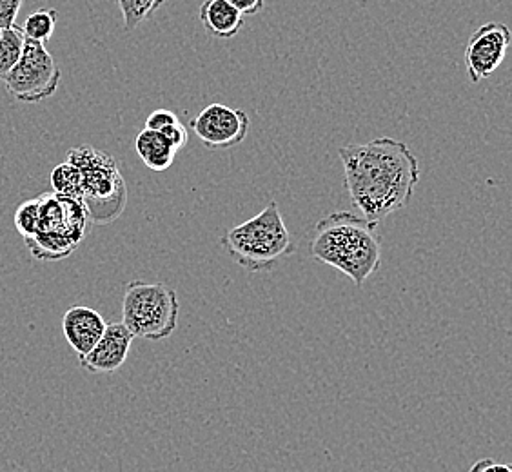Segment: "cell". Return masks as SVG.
I'll list each match as a JSON object with an SVG mask.
<instances>
[{"mask_svg": "<svg viewBox=\"0 0 512 472\" xmlns=\"http://www.w3.org/2000/svg\"><path fill=\"white\" fill-rule=\"evenodd\" d=\"M469 472H512L511 465L507 463H498L491 458H482L474 463Z\"/></svg>", "mask_w": 512, "mask_h": 472, "instance_id": "cell-24", "label": "cell"}, {"mask_svg": "<svg viewBox=\"0 0 512 472\" xmlns=\"http://www.w3.org/2000/svg\"><path fill=\"white\" fill-rule=\"evenodd\" d=\"M60 77L59 64L46 46L26 39L17 66L2 82L13 99L26 104H39L57 93Z\"/></svg>", "mask_w": 512, "mask_h": 472, "instance_id": "cell-6", "label": "cell"}, {"mask_svg": "<svg viewBox=\"0 0 512 472\" xmlns=\"http://www.w3.org/2000/svg\"><path fill=\"white\" fill-rule=\"evenodd\" d=\"M180 302L177 291L166 284L135 280L126 286L122 324L135 338L164 340L177 331Z\"/></svg>", "mask_w": 512, "mask_h": 472, "instance_id": "cell-5", "label": "cell"}, {"mask_svg": "<svg viewBox=\"0 0 512 472\" xmlns=\"http://www.w3.org/2000/svg\"><path fill=\"white\" fill-rule=\"evenodd\" d=\"M24 0H0V28L8 30L15 26V20L19 15Z\"/></svg>", "mask_w": 512, "mask_h": 472, "instance_id": "cell-21", "label": "cell"}, {"mask_svg": "<svg viewBox=\"0 0 512 472\" xmlns=\"http://www.w3.org/2000/svg\"><path fill=\"white\" fill-rule=\"evenodd\" d=\"M135 336L122 324H108L95 347L79 358L80 365L91 374H109L119 371L128 360Z\"/></svg>", "mask_w": 512, "mask_h": 472, "instance_id": "cell-10", "label": "cell"}, {"mask_svg": "<svg viewBox=\"0 0 512 472\" xmlns=\"http://www.w3.org/2000/svg\"><path fill=\"white\" fill-rule=\"evenodd\" d=\"M344 164L345 189L364 218L380 224L404 209L420 180V164L405 142L376 138L338 149Z\"/></svg>", "mask_w": 512, "mask_h": 472, "instance_id": "cell-1", "label": "cell"}, {"mask_svg": "<svg viewBox=\"0 0 512 472\" xmlns=\"http://www.w3.org/2000/svg\"><path fill=\"white\" fill-rule=\"evenodd\" d=\"M26 246L30 247L31 255L39 260H62L79 247L66 236L42 231L31 238H26Z\"/></svg>", "mask_w": 512, "mask_h": 472, "instance_id": "cell-14", "label": "cell"}, {"mask_svg": "<svg viewBox=\"0 0 512 472\" xmlns=\"http://www.w3.org/2000/svg\"><path fill=\"white\" fill-rule=\"evenodd\" d=\"M24 35L19 26H11L2 30L0 35V80L6 79L11 69L17 66L22 50H24Z\"/></svg>", "mask_w": 512, "mask_h": 472, "instance_id": "cell-16", "label": "cell"}, {"mask_svg": "<svg viewBox=\"0 0 512 472\" xmlns=\"http://www.w3.org/2000/svg\"><path fill=\"white\" fill-rule=\"evenodd\" d=\"M198 17L204 30L215 39H233L244 28V15L226 0H204Z\"/></svg>", "mask_w": 512, "mask_h": 472, "instance_id": "cell-12", "label": "cell"}, {"mask_svg": "<svg viewBox=\"0 0 512 472\" xmlns=\"http://www.w3.org/2000/svg\"><path fill=\"white\" fill-rule=\"evenodd\" d=\"M135 151H137L138 157L142 158V162L146 164V168L157 171V173L171 168L178 155L177 149L173 148V144L169 142L168 138L158 131L146 128L142 129L135 138Z\"/></svg>", "mask_w": 512, "mask_h": 472, "instance_id": "cell-13", "label": "cell"}, {"mask_svg": "<svg viewBox=\"0 0 512 472\" xmlns=\"http://www.w3.org/2000/svg\"><path fill=\"white\" fill-rule=\"evenodd\" d=\"M51 187H53V193L57 195L82 200L80 171L68 160L51 171Z\"/></svg>", "mask_w": 512, "mask_h": 472, "instance_id": "cell-17", "label": "cell"}, {"mask_svg": "<svg viewBox=\"0 0 512 472\" xmlns=\"http://www.w3.org/2000/svg\"><path fill=\"white\" fill-rule=\"evenodd\" d=\"M191 128L207 149H229L246 140L251 118L242 109L213 102L191 120Z\"/></svg>", "mask_w": 512, "mask_h": 472, "instance_id": "cell-7", "label": "cell"}, {"mask_svg": "<svg viewBox=\"0 0 512 472\" xmlns=\"http://www.w3.org/2000/svg\"><path fill=\"white\" fill-rule=\"evenodd\" d=\"M166 0H119L124 30L133 31L148 20Z\"/></svg>", "mask_w": 512, "mask_h": 472, "instance_id": "cell-18", "label": "cell"}, {"mask_svg": "<svg viewBox=\"0 0 512 472\" xmlns=\"http://www.w3.org/2000/svg\"><path fill=\"white\" fill-rule=\"evenodd\" d=\"M0 35H2V28H0Z\"/></svg>", "mask_w": 512, "mask_h": 472, "instance_id": "cell-25", "label": "cell"}, {"mask_svg": "<svg viewBox=\"0 0 512 472\" xmlns=\"http://www.w3.org/2000/svg\"><path fill=\"white\" fill-rule=\"evenodd\" d=\"M13 224L17 227V231H19L20 235L24 236V240L37 235L40 229L39 198L22 202V204L17 207V211H15Z\"/></svg>", "mask_w": 512, "mask_h": 472, "instance_id": "cell-19", "label": "cell"}, {"mask_svg": "<svg viewBox=\"0 0 512 472\" xmlns=\"http://www.w3.org/2000/svg\"><path fill=\"white\" fill-rule=\"evenodd\" d=\"M175 122H178V117L173 111H169V109H157V111H153V113L146 118V129L162 131V129L168 128V126L175 124Z\"/></svg>", "mask_w": 512, "mask_h": 472, "instance_id": "cell-22", "label": "cell"}, {"mask_svg": "<svg viewBox=\"0 0 512 472\" xmlns=\"http://www.w3.org/2000/svg\"><path fill=\"white\" fill-rule=\"evenodd\" d=\"M229 256L249 273H262L275 267L282 258L296 251L295 240L289 233L276 202H269L256 217L240 226L231 227L220 238Z\"/></svg>", "mask_w": 512, "mask_h": 472, "instance_id": "cell-3", "label": "cell"}, {"mask_svg": "<svg viewBox=\"0 0 512 472\" xmlns=\"http://www.w3.org/2000/svg\"><path fill=\"white\" fill-rule=\"evenodd\" d=\"M68 162L80 171L82 202L88 209L89 220L108 224L120 217L128 191L115 158L91 146H79L69 151Z\"/></svg>", "mask_w": 512, "mask_h": 472, "instance_id": "cell-4", "label": "cell"}, {"mask_svg": "<svg viewBox=\"0 0 512 472\" xmlns=\"http://www.w3.org/2000/svg\"><path fill=\"white\" fill-rule=\"evenodd\" d=\"M511 30L502 22H489L474 31L465 48V68L474 84L493 77L511 46Z\"/></svg>", "mask_w": 512, "mask_h": 472, "instance_id": "cell-8", "label": "cell"}, {"mask_svg": "<svg viewBox=\"0 0 512 472\" xmlns=\"http://www.w3.org/2000/svg\"><path fill=\"white\" fill-rule=\"evenodd\" d=\"M57 20H59V11L53 10V8H42V10L31 13L20 31H22L24 39L46 44L55 33Z\"/></svg>", "mask_w": 512, "mask_h": 472, "instance_id": "cell-15", "label": "cell"}, {"mask_svg": "<svg viewBox=\"0 0 512 472\" xmlns=\"http://www.w3.org/2000/svg\"><path fill=\"white\" fill-rule=\"evenodd\" d=\"M311 255L325 266L335 267L362 289L382 260L378 224L349 211L331 213L316 224Z\"/></svg>", "mask_w": 512, "mask_h": 472, "instance_id": "cell-2", "label": "cell"}, {"mask_svg": "<svg viewBox=\"0 0 512 472\" xmlns=\"http://www.w3.org/2000/svg\"><path fill=\"white\" fill-rule=\"evenodd\" d=\"M106 325L99 311L88 305H73L62 318V333L69 347L82 358L99 342Z\"/></svg>", "mask_w": 512, "mask_h": 472, "instance_id": "cell-11", "label": "cell"}, {"mask_svg": "<svg viewBox=\"0 0 512 472\" xmlns=\"http://www.w3.org/2000/svg\"><path fill=\"white\" fill-rule=\"evenodd\" d=\"M158 133H162L164 137L168 138L169 142L173 144V148L177 149V151H182V149L188 146V129H186V126H184L180 120L175 122V124H171L168 128L158 131Z\"/></svg>", "mask_w": 512, "mask_h": 472, "instance_id": "cell-20", "label": "cell"}, {"mask_svg": "<svg viewBox=\"0 0 512 472\" xmlns=\"http://www.w3.org/2000/svg\"><path fill=\"white\" fill-rule=\"evenodd\" d=\"M235 10L240 11L244 17H253L264 10V0H226Z\"/></svg>", "mask_w": 512, "mask_h": 472, "instance_id": "cell-23", "label": "cell"}, {"mask_svg": "<svg viewBox=\"0 0 512 472\" xmlns=\"http://www.w3.org/2000/svg\"><path fill=\"white\" fill-rule=\"evenodd\" d=\"M39 202V233H57L79 246L88 231L89 213L84 202L57 193H46L39 197Z\"/></svg>", "mask_w": 512, "mask_h": 472, "instance_id": "cell-9", "label": "cell"}]
</instances>
